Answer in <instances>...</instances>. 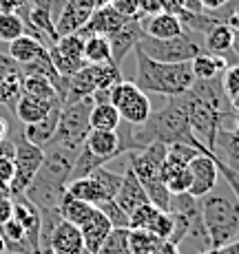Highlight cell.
Listing matches in <instances>:
<instances>
[{"instance_id":"obj_38","label":"cell","mask_w":239,"mask_h":254,"mask_svg":"<svg viewBox=\"0 0 239 254\" xmlns=\"http://www.w3.org/2000/svg\"><path fill=\"white\" fill-rule=\"evenodd\" d=\"M159 214V208H155L153 203H144V206L135 208L129 214V230H151L155 217Z\"/></svg>"},{"instance_id":"obj_31","label":"cell","mask_w":239,"mask_h":254,"mask_svg":"<svg viewBox=\"0 0 239 254\" xmlns=\"http://www.w3.org/2000/svg\"><path fill=\"white\" fill-rule=\"evenodd\" d=\"M104 164H106V159H102V157H97V155H93L84 144H82V148L78 150V155H76V162H73L71 179L89 177V175L93 173L95 168H100V166H104ZM71 179H69V182H71Z\"/></svg>"},{"instance_id":"obj_15","label":"cell","mask_w":239,"mask_h":254,"mask_svg":"<svg viewBox=\"0 0 239 254\" xmlns=\"http://www.w3.org/2000/svg\"><path fill=\"white\" fill-rule=\"evenodd\" d=\"M124 22H126V18L115 11L111 4H106V7H102V9H95V11L91 13V18L86 20V24L78 33H82L84 38L93 36V33L109 38V36H113Z\"/></svg>"},{"instance_id":"obj_51","label":"cell","mask_w":239,"mask_h":254,"mask_svg":"<svg viewBox=\"0 0 239 254\" xmlns=\"http://www.w3.org/2000/svg\"><path fill=\"white\" fill-rule=\"evenodd\" d=\"M80 254H95V252H91V250H86V248H84V250H82Z\"/></svg>"},{"instance_id":"obj_23","label":"cell","mask_w":239,"mask_h":254,"mask_svg":"<svg viewBox=\"0 0 239 254\" xmlns=\"http://www.w3.org/2000/svg\"><path fill=\"white\" fill-rule=\"evenodd\" d=\"M56 104H60L58 100H40V97H31V95H24L20 97L16 106V115L22 124H33V122L42 120L45 115H49V111L53 109Z\"/></svg>"},{"instance_id":"obj_47","label":"cell","mask_w":239,"mask_h":254,"mask_svg":"<svg viewBox=\"0 0 239 254\" xmlns=\"http://www.w3.org/2000/svg\"><path fill=\"white\" fill-rule=\"evenodd\" d=\"M27 0H0V11H18Z\"/></svg>"},{"instance_id":"obj_30","label":"cell","mask_w":239,"mask_h":254,"mask_svg":"<svg viewBox=\"0 0 239 254\" xmlns=\"http://www.w3.org/2000/svg\"><path fill=\"white\" fill-rule=\"evenodd\" d=\"M91 73H93L95 80V91H111L115 84H120L124 77H122L120 64H115L113 60L104 62V64H89Z\"/></svg>"},{"instance_id":"obj_44","label":"cell","mask_w":239,"mask_h":254,"mask_svg":"<svg viewBox=\"0 0 239 254\" xmlns=\"http://www.w3.org/2000/svg\"><path fill=\"white\" fill-rule=\"evenodd\" d=\"M13 214V197L9 190H0V226Z\"/></svg>"},{"instance_id":"obj_2","label":"cell","mask_w":239,"mask_h":254,"mask_svg":"<svg viewBox=\"0 0 239 254\" xmlns=\"http://www.w3.org/2000/svg\"><path fill=\"white\" fill-rule=\"evenodd\" d=\"M199 214L206 230L208 250H217L239 239V201L231 188L222 190L215 186L208 194L199 197Z\"/></svg>"},{"instance_id":"obj_24","label":"cell","mask_w":239,"mask_h":254,"mask_svg":"<svg viewBox=\"0 0 239 254\" xmlns=\"http://www.w3.org/2000/svg\"><path fill=\"white\" fill-rule=\"evenodd\" d=\"M58 212H60V219H65V221H69V223H73V226L80 228L82 223H84L86 219L95 212V206H91V203L71 197V194L65 190V192H62V197H60Z\"/></svg>"},{"instance_id":"obj_4","label":"cell","mask_w":239,"mask_h":254,"mask_svg":"<svg viewBox=\"0 0 239 254\" xmlns=\"http://www.w3.org/2000/svg\"><path fill=\"white\" fill-rule=\"evenodd\" d=\"M93 97H82L76 102H67L60 109V120H58V128H56V137L51 144H62L67 148L80 150L84 144L86 135L91 130L89 124V115L93 109Z\"/></svg>"},{"instance_id":"obj_7","label":"cell","mask_w":239,"mask_h":254,"mask_svg":"<svg viewBox=\"0 0 239 254\" xmlns=\"http://www.w3.org/2000/svg\"><path fill=\"white\" fill-rule=\"evenodd\" d=\"M16 144V153H13V166H16V173H13V179L9 184V192L11 197H18V194H24L27 186L33 182L38 168L42 164V157H45V150L40 146L31 144L24 137H20Z\"/></svg>"},{"instance_id":"obj_9","label":"cell","mask_w":239,"mask_h":254,"mask_svg":"<svg viewBox=\"0 0 239 254\" xmlns=\"http://www.w3.org/2000/svg\"><path fill=\"white\" fill-rule=\"evenodd\" d=\"M188 173H191V188H188V194H193L195 199L208 194L213 188L217 186L219 179V170L215 164V157L213 153H199L188 162Z\"/></svg>"},{"instance_id":"obj_14","label":"cell","mask_w":239,"mask_h":254,"mask_svg":"<svg viewBox=\"0 0 239 254\" xmlns=\"http://www.w3.org/2000/svg\"><path fill=\"white\" fill-rule=\"evenodd\" d=\"M82 250H84V241H82L80 228L65 221V219H60V221L56 223V228H53L51 239H49V252L80 254Z\"/></svg>"},{"instance_id":"obj_34","label":"cell","mask_w":239,"mask_h":254,"mask_svg":"<svg viewBox=\"0 0 239 254\" xmlns=\"http://www.w3.org/2000/svg\"><path fill=\"white\" fill-rule=\"evenodd\" d=\"M22 97V75H9L0 80V104L16 113V106Z\"/></svg>"},{"instance_id":"obj_49","label":"cell","mask_w":239,"mask_h":254,"mask_svg":"<svg viewBox=\"0 0 239 254\" xmlns=\"http://www.w3.org/2000/svg\"><path fill=\"white\" fill-rule=\"evenodd\" d=\"M226 22L233 27V31H237V33H239V9H235V11H233L231 16L226 18Z\"/></svg>"},{"instance_id":"obj_28","label":"cell","mask_w":239,"mask_h":254,"mask_svg":"<svg viewBox=\"0 0 239 254\" xmlns=\"http://www.w3.org/2000/svg\"><path fill=\"white\" fill-rule=\"evenodd\" d=\"M111 42L106 36H86L84 38V62L86 64H104L111 62Z\"/></svg>"},{"instance_id":"obj_36","label":"cell","mask_w":239,"mask_h":254,"mask_svg":"<svg viewBox=\"0 0 239 254\" xmlns=\"http://www.w3.org/2000/svg\"><path fill=\"white\" fill-rule=\"evenodd\" d=\"M24 33V22L16 11H0V42H11Z\"/></svg>"},{"instance_id":"obj_48","label":"cell","mask_w":239,"mask_h":254,"mask_svg":"<svg viewBox=\"0 0 239 254\" xmlns=\"http://www.w3.org/2000/svg\"><path fill=\"white\" fill-rule=\"evenodd\" d=\"M84 7H89L91 11H95V9H102L106 7V4H111V0H80Z\"/></svg>"},{"instance_id":"obj_29","label":"cell","mask_w":239,"mask_h":254,"mask_svg":"<svg viewBox=\"0 0 239 254\" xmlns=\"http://www.w3.org/2000/svg\"><path fill=\"white\" fill-rule=\"evenodd\" d=\"M67 192L71 194V197L80 199V201H86L91 203V206H97V203L102 201V192H100V186L95 184V179L91 177H80V179H71L69 184H67Z\"/></svg>"},{"instance_id":"obj_6","label":"cell","mask_w":239,"mask_h":254,"mask_svg":"<svg viewBox=\"0 0 239 254\" xmlns=\"http://www.w3.org/2000/svg\"><path fill=\"white\" fill-rule=\"evenodd\" d=\"M109 102L118 109L122 122H129V124H135V126L144 124L151 117V113H153L149 95L129 80H122L120 84H115L113 89H111Z\"/></svg>"},{"instance_id":"obj_13","label":"cell","mask_w":239,"mask_h":254,"mask_svg":"<svg viewBox=\"0 0 239 254\" xmlns=\"http://www.w3.org/2000/svg\"><path fill=\"white\" fill-rule=\"evenodd\" d=\"M115 203H118L126 214H131L135 208L144 206V203H151L142 182L138 179V175L133 173L131 166L126 168V173L122 175V184H120L118 194H115Z\"/></svg>"},{"instance_id":"obj_17","label":"cell","mask_w":239,"mask_h":254,"mask_svg":"<svg viewBox=\"0 0 239 254\" xmlns=\"http://www.w3.org/2000/svg\"><path fill=\"white\" fill-rule=\"evenodd\" d=\"M60 109H62V104H56L51 111H49V115H45L42 120L33 122V124H24L22 137L27 141H31V144L40 146V148L49 146L53 141V137H56L58 120H60Z\"/></svg>"},{"instance_id":"obj_39","label":"cell","mask_w":239,"mask_h":254,"mask_svg":"<svg viewBox=\"0 0 239 254\" xmlns=\"http://www.w3.org/2000/svg\"><path fill=\"white\" fill-rule=\"evenodd\" d=\"M100 210L102 214H104L106 219H109V223L113 228H129V214L122 210L118 203H115V199H106V201H100L95 206Z\"/></svg>"},{"instance_id":"obj_35","label":"cell","mask_w":239,"mask_h":254,"mask_svg":"<svg viewBox=\"0 0 239 254\" xmlns=\"http://www.w3.org/2000/svg\"><path fill=\"white\" fill-rule=\"evenodd\" d=\"M129 228H113L100 246L97 254H133L129 243Z\"/></svg>"},{"instance_id":"obj_18","label":"cell","mask_w":239,"mask_h":254,"mask_svg":"<svg viewBox=\"0 0 239 254\" xmlns=\"http://www.w3.org/2000/svg\"><path fill=\"white\" fill-rule=\"evenodd\" d=\"M111 230H113V226L109 223V219L95 208V212L80 226V234H82V241H84V248L97 254L100 246L104 243V239L109 237Z\"/></svg>"},{"instance_id":"obj_5","label":"cell","mask_w":239,"mask_h":254,"mask_svg":"<svg viewBox=\"0 0 239 254\" xmlns=\"http://www.w3.org/2000/svg\"><path fill=\"white\" fill-rule=\"evenodd\" d=\"M179 100H182L184 109H186L188 124H191V128H193V135L202 141L204 148L213 153V148H215V137H217L219 128H222L224 115L217 113V111L213 109L211 104H206L204 100H199L197 95H193L191 91L182 93Z\"/></svg>"},{"instance_id":"obj_27","label":"cell","mask_w":239,"mask_h":254,"mask_svg":"<svg viewBox=\"0 0 239 254\" xmlns=\"http://www.w3.org/2000/svg\"><path fill=\"white\" fill-rule=\"evenodd\" d=\"M122 117L118 113L111 102H104V104H93L91 109V115H89V124L91 128L95 130H115L120 126Z\"/></svg>"},{"instance_id":"obj_12","label":"cell","mask_w":239,"mask_h":254,"mask_svg":"<svg viewBox=\"0 0 239 254\" xmlns=\"http://www.w3.org/2000/svg\"><path fill=\"white\" fill-rule=\"evenodd\" d=\"M144 31H142V24L140 20H126L113 36H109L111 42V58H113L115 64H122L124 58L138 47V42L142 40Z\"/></svg>"},{"instance_id":"obj_46","label":"cell","mask_w":239,"mask_h":254,"mask_svg":"<svg viewBox=\"0 0 239 254\" xmlns=\"http://www.w3.org/2000/svg\"><path fill=\"white\" fill-rule=\"evenodd\" d=\"M202 2V7H204V11H217V9H222V7H226L231 0H199Z\"/></svg>"},{"instance_id":"obj_21","label":"cell","mask_w":239,"mask_h":254,"mask_svg":"<svg viewBox=\"0 0 239 254\" xmlns=\"http://www.w3.org/2000/svg\"><path fill=\"white\" fill-rule=\"evenodd\" d=\"M9 45V56L13 58V60L18 62V64H29V62L38 60L40 56H45L49 49L42 45L40 40H36L33 36H27V33H22V36H18L16 40L7 42Z\"/></svg>"},{"instance_id":"obj_37","label":"cell","mask_w":239,"mask_h":254,"mask_svg":"<svg viewBox=\"0 0 239 254\" xmlns=\"http://www.w3.org/2000/svg\"><path fill=\"white\" fill-rule=\"evenodd\" d=\"M129 243L133 254H153L159 243H162V239H158L153 232H146V230H131Z\"/></svg>"},{"instance_id":"obj_42","label":"cell","mask_w":239,"mask_h":254,"mask_svg":"<svg viewBox=\"0 0 239 254\" xmlns=\"http://www.w3.org/2000/svg\"><path fill=\"white\" fill-rule=\"evenodd\" d=\"M111 7L118 13H122L126 20H140L138 0H111Z\"/></svg>"},{"instance_id":"obj_32","label":"cell","mask_w":239,"mask_h":254,"mask_svg":"<svg viewBox=\"0 0 239 254\" xmlns=\"http://www.w3.org/2000/svg\"><path fill=\"white\" fill-rule=\"evenodd\" d=\"M22 93L31 97H40V100H58L53 82L40 75H22Z\"/></svg>"},{"instance_id":"obj_3","label":"cell","mask_w":239,"mask_h":254,"mask_svg":"<svg viewBox=\"0 0 239 254\" xmlns=\"http://www.w3.org/2000/svg\"><path fill=\"white\" fill-rule=\"evenodd\" d=\"M138 49L144 56L153 58L158 62H191L195 56L204 53V36L193 31H184L182 36L166 38V40H158V38L142 36V40L138 42Z\"/></svg>"},{"instance_id":"obj_41","label":"cell","mask_w":239,"mask_h":254,"mask_svg":"<svg viewBox=\"0 0 239 254\" xmlns=\"http://www.w3.org/2000/svg\"><path fill=\"white\" fill-rule=\"evenodd\" d=\"M213 157H215V155H213ZM215 164H217L219 175H222V177H224V182L228 184V188H231V192L235 194V199L239 201V170L231 168V166H226L224 162H219L217 157H215Z\"/></svg>"},{"instance_id":"obj_11","label":"cell","mask_w":239,"mask_h":254,"mask_svg":"<svg viewBox=\"0 0 239 254\" xmlns=\"http://www.w3.org/2000/svg\"><path fill=\"white\" fill-rule=\"evenodd\" d=\"M140 24H142L144 36L158 38V40L182 36V33L186 31L182 20H179V16L177 13H170V11H158V13H151V16H144L142 20H140Z\"/></svg>"},{"instance_id":"obj_19","label":"cell","mask_w":239,"mask_h":254,"mask_svg":"<svg viewBox=\"0 0 239 254\" xmlns=\"http://www.w3.org/2000/svg\"><path fill=\"white\" fill-rule=\"evenodd\" d=\"M84 146L97 157L111 162L113 157H120V137L118 130H95L91 128L84 139Z\"/></svg>"},{"instance_id":"obj_20","label":"cell","mask_w":239,"mask_h":254,"mask_svg":"<svg viewBox=\"0 0 239 254\" xmlns=\"http://www.w3.org/2000/svg\"><path fill=\"white\" fill-rule=\"evenodd\" d=\"M233 38L235 31L228 22H215L204 33V51L213 56H226L233 51Z\"/></svg>"},{"instance_id":"obj_26","label":"cell","mask_w":239,"mask_h":254,"mask_svg":"<svg viewBox=\"0 0 239 254\" xmlns=\"http://www.w3.org/2000/svg\"><path fill=\"white\" fill-rule=\"evenodd\" d=\"M95 93V80H93V73H91V66L84 64L78 73H73L69 77V86H67V102H76L82 100V97H89Z\"/></svg>"},{"instance_id":"obj_8","label":"cell","mask_w":239,"mask_h":254,"mask_svg":"<svg viewBox=\"0 0 239 254\" xmlns=\"http://www.w3.org/2000/svg\"><path fill=\"white\" fill-rule=\"evenodd\" d=\"M49 58H51L56 71L62 77H71L78 73L84 62V36L82 33H67L56 40V45L49 47Z\"/></svg>"},{"instance_id":"obj_22","label":"cell","mask_w":239,"mask_h":254,"mask_svg":"<svg viewBox=\"0 0 239 254\" xmlns=\"http://www.w3.org/2000/svg\"><path fill=\"white\" fill-rule=\"evenodd\" d=\"M213 155H215L219 162H224L226 166H231V168L239 170V133L219 128Z\"/></svg>"},{"instance_id":"obj_1","label":"cell","mask_w":239,"mask_h":254,"mask_svg":"<svg viewBox=\"0 0 239 254\" xmlns=\"http://www.w3.org/2000/svg\"><path fill=\"white\" fill-rule=\"evenodd\" d=\"M135 53V77L133 82L138 89L144 93H158V95L175 97L182 95L193 86L195 75L191 71V62H158L153 58L144 56L138 47L133 49Z\"/></svg>"},{"instance_id":"obj_43","label":"cell","mask_w":239,"mask_h":254,"mask_svg":"<svg viewBox=\"0 0 239 254\" xmlns=\"http://www.w3.org/2000/svg\"><path fill=\"white\" fill-rule=\"evenodd\" d=\"M9 75H20V64L9 53H0V80Z\"/></svg>"},{"instance_id":"obj_16","label":"cell","mask_w":239,"mask_h":254,"mask_svg":"<svg viewBox=\"0 0 239 254\" xmlns=\"http://www.w3.org/2000/svg\"><path fill=\"white\" fill-rule=\"evenodd\" d=\"M91 9L84 7L80 0H67L62 4V9L58 11L56 16V33L58 38L60 36H67V33H76L80 31L82 27L86 24V20L91 18Z\"/></svg>"},{"instance_id":"obj_33","label":"cell","mask_w":239,"mask_h":254,"mask_svg":"<svg viewBox=\"0 0 239 254\" xmlns=\"http://www.w3.org/2000/svg\"><path fill=\"white\" fill-rule=\"evenodd\" d=\"M91 177H93L95 184L100 186L102 201H106V199H115V194H118V190H120V184H122L120 173H113V170H109L106 166H100V168H95L93 173H91Z\"/></svg>"},{"instance_id":"obj_25","label":"cell","mask_w":239,"mask_h":254,"mask_svg":"<svg viewBox=\"0 0 239 254\" xmlns=\"http://www.w3.org/2000/svg\"><path fill=\"white\" fill-rule=\"evenodd\" d=\"M228 69V62L224 56H213V53H199L191 60V71L195 80H213V77L222 75Z\"/></svg>"},{"instance_id":"obj_52","label":"cell","mask_w":239,"mask_h":254,"mask_svg":"<svg viewBox=\"0 0 239 254\" xmlns=\"http://www.w3.org/2000/svg\"><path fill=\"white\" fill-rule=\"evenodd\" d=\"M4 254H22V252H4Z\"/></svg>"},{"instance_id":"obj_53","label":"cell","mask_w":239,"mask_h":254,"mask_svg":"<svg viewBox=\"0 0 239 254\" xmlns=\"http://www.w3.org/2000/svg\"><path fill=\"white\" fill-rule=\"evenodd\" d=\"M47 254H56V252H47Z\"/></svg>"},{"instance_id":"obj_50","label":"cell","mask_w":239,"mask_h":254,"mask_svg":"<svg viewBox=\"0 0 239 254\" xmlns=\"http://www.w3.org/2000/svg\"><path fill=\"white\" fill-rule=\"evenodd\" d=\"M4 252H7V243H4L2 234H0V254H4Z\"/></svg>"},{"instance_id":"obj_10","label":"cell","mask_w":239,"mask_h":254,"mask_svg":"<svg viewBox=\"0 0 239 254\" xmlns=\"http://www.w3.org/2000/svg\"><path fill=\"white\" fill-rule=\"evenodd\" d=\"M13 219L22 226L33 254H40V212L24 194L13 197Z\"/></svg>"},{"instance_id":"obj_45","label":"cell","mask_w":239,"mask_h":254,"mask_svg":"<svg viewBox=\"0 0 239 254\" xmlns=\"http://www.w3.org/2000/svg\"><path fill=\"white\" fill-rule=\"evenodd\" d=\"M138 9H140V20L144 16L162 11V0H138Z\"/></svg>"},{"instance_id":"obj_40","label":"cell","mask_w":239,"mask_h":254,"mask_svg":"<svg viewBox=\"0 0 239 254\" xmlns=\"http://www.w3.org/2000/svg\"><path fill=\"white\" fill-rule=\"evenodd\" d=\"M222 89L226 93L228 100H231V104H239V64L228 66V69L224 71Z\"/></svg>"}]
</instances>
